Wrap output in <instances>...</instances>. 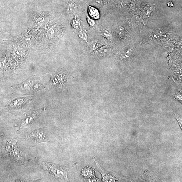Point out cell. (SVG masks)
Instances as JSON below:
<instances>
[{"mask_svg": "<svg viewBox=\"0 0 182 182\" xmlns=\"http://www.w3.org/2000/svg\"><path fill=\"white\" fill-rule=\"evenodd\" d=\"M87 21L91 27H94L95 25V22L92 19L88 17L87 18Z\"/></svg>", "mask_w": 182, "mask_h": 182, "instance_id": "cell-17", "label": "cell"}, {"mask_svg": "<svg viewBox=\"0 0 182 182\" xmlns=\"http://www.w3.org/2000/svg\"><path fill=\"white\" fill-rule=\"evenodd\" d=\"M71 25L75 28L78 29L80 27V24L79 20H78L76 18L73 19L71 22Z\"/></svg>", "mask_w": 182, "mask_h": 182, "instance_id": "cell-14", "label": "cell"}, {"mask_svg": "<svg viewBox=\"0 0 182 182\" xmlns=\"http://www.w3.org/2000/svg\"><path fill=\"white\" fill-rule=\"evenodd\" d=\"M33 98L32 97H19L13 100L8 104L6 108L8 110H11L20 108L30 101Z\"/></svg>", "mask_w": 182, "mask_h": 182, "instance_id": "cell-4", "label": "cell"}, {"mask_svg": "<svg viewBox=\"0 0 182 182\" xmlns=\"http://www.w3.org/2000/svg\"><path fill=\"white\" fill-rule=\"evenodd\" d=\"M100 46V43L97 41H94L91 42L90 44V47L92 50H95Z\"/></svg>", "mask_w": 182, "mask_h": 182, "instance_id": "cell-13", "label": "cell"}, {"mask_svg": "<svg viewBox=\"0 0 182 182\" xmlns=\"http://www.w3.org/2000/svg\"><path fill=\"white\" fill-rule=\"evenodd\" d=\"M110 48L108 46H104L100 49L99 53L101 55H105L109 53Z\"/></svg>", "mask_w": 182, "mask_h": 182, "instance_id": "cell-11", "label": "cell"}, {"mask_svg": "<svg viewBox=\"0 0 182 182\" xmlns=\"http://www.w3.org/2000/svg\"><path fill=\"white\" fill-rule=\"evenodd\" d=\"M34 82L31 79H29L22 83L20 87L22 90H26L30 89L32 90V86L34 85Z\"/></svg>", "mask_w": 182, "mask_h": 182, "instance_id": "cell-8", "label": "cell"}, {"mask_svg": "<svg viewBox=\"0 0 182 182\" xmlns=\"http://www.w3.org/2000/svg\"><path fill=\"white\" fill-rule=\"evenodd\" d=\"M55 30L53 28L50 29L48 32L47 35L48 37L50 38L53 37L55 33Z\"/></svg>", "mask_w": 182, "mask_h": 182, "instance_id": "cell-18", "label": "cell"}, {"mask_svg": "<svg viewBox=\"0 0 182 182\" xmlns=\"http://www.w3.org/2000/svg\"><path fill=\"white\" fill-rule=\"evenodd\" d=\"M117 34L118 35H121L123 32V29L122 27H120L117 28L116 30Z\"/></svg>", "mask_w": 182, "mask_h": 182, "instance_id": "cell-19", "label": "cell"}, {"mask_svg": "<svg viewBox=\"0 0 182 182\" xmlns=\"http://www.w3.org/2000/svg\"><path fill=\"white\" fill-rule=\"evenodd\" d=\"M45 108L35 110L28 114L23 119L20 126L24 127L30 125L36 120L45 111Z\"/></svg>", "mask_w": 182, "mask_h": 182, "instance_id": "cell-3", "label": "cell"}, {"mask_svg": "<svg viewBox=\"0 0 182 182\" xmlns=\"http://www.w3.org/2000/svg\"><path fill=\"white\" fill-rule=\"evenodd\" d=\"M40 164L47 173L61 181H69L67 177L68 171L77 164H74L71 167H66L58 165L52 162H40Z\"/></svg>", "mask_w": 182, "mask_h": 182, "instance_id": "cell-1", "label": "cell"}, {"mask_svg": "<svg viewBox=\"0 0 182 182\" xmlns=\"http://www.w3.org/2000/svg\"><path fill=\"white\" fill-rule=\"evenodd\" d=\"M45 87L42 84L39 83H35L32 86V90L33 92L35 93L39 90L43 89Z\"/></svg>", "mask_w": 182, "mask_h": 182, "instance_id": "cell-10", "label": "cell"}, {"mask_svg": "<svg viewBox=\"0 0 182 182\" xmlns=\"http://www.w3.org/2000/svg\"><path fill=\"white\" fill-rule=\"evenodd\" d=\"M79 36L81 39L87 41V35L85 29H82L79 31Z\"/></svg>", "mask_w": 182, "mask_h": 182, "instance_id": "cell-12", "label": "cell"}, {"mask_svg": "<svg viewBox=\"0 0 182 182\" xmlns=\"http://www.w3.org/2000/svg\"><path fill=\"white\" fill-rule=\"evenodd\" d=\"M174 116L176 118L182 129V118L181 117L176 113L174 114Z\"/></svg>", "mask_w": 182, "mask_h": 182, "instance_id": "cell-16", "label": "cell"}, {"mask_svg": "<svg viewBox=\"0 0 182 182\" xmlns=\"http://www.w3.org/2000/svg\"><path fill=\"white\" fill-rule=\"evenodd\" d=\"M27 138L32 142L36 143L50 142L49 139L43 131L40 129H36L29 133Z\"/></svg>", "mask_w": 182, "mask_h": 182, "instance_id": "cell-2", "label": "cell"}, {"mask_svg": "<svg viewBox=\"0 0 182 182\" xmlns=\"http://www.w3.org/2000/svg\"><path fill=\"white\" fill-rule=\"evenodd\" d=\"M18 147L17 139H12L7 142L5 145V149L6 151L9 152Z\"/></svg>", "mask_w": 182, "mask_h": 182, "instance_id": "cell-7", "label": "cell"}, {"mask_svg": "<svg viewBox=\"0 0 182 182\" xmlns=\"http://www.w3.org/2000/svg\"><path fill=\"white\" fill-rule=\"evenodd\" d=\"M93 160L95 161L96 163V166L99 169V171L102 175L103 182H115L116 180H118L116 178L112 176V175L107 173L104 171L101 167H100L98 162L96 161L95 157H93Z\"/></svg>", "mask_w": 182, "mask_h": 182, "instance_id": "cell-6", "label": "cell"}, {"mask_svg": "<svg viewBox=\"0 0 182 182\" xmlns=\"http://www.w3.org/2000/svg\"><path fill=\"white\" fill-rule=\"evenodd\" d=\"M11 157L19 163L24 164L28 160V158L18 147L9 152Z\"/></svg>", "mask_w": 182, "mask_h": 182, "instance_id": "cell-5", "label": "cell"}, {"mask_svg": "<svg viewBox=\"0 0 182 182\" xmlns=\"http://www.w3.org/2000/svg\"><path fill=\"white\" fill-rule=\"evenodd\" d=\"M102 35L104 37L108 38L110 37V35L109 32L107 31H104L102 33Z\"/></svg>", "mask_w": 182, "mask_h": 182, "instance_id": "cell-20", "label": "cell"}, {"mask_svg": "<svg viewBox=\"0 0 182 182\" xmlns=\"http://www.w3.org/2000/svg\"><path fill=\"white\" fill-rule=\"evenodd\" d=\"M89 14L91 17L95 19H99L100 15L99 11L95 8L92 6H89Z\"/></svg>", "mask_w": 182, "mask_h": 182, "instance_id": "cell-9", "label": "cell"}, {"mask_svg": "<svg viewBox=\"0 0 182 182\" xmlns=\"http://www.w3.org/2000/svg\"><path fill=\"white\" fill-rule=\"evenodd\" d=\"M75 5L73 4H71L68 6L67 11L69 13H72L75 9Z\"/></svg>", "mask_w": 182, "mask_h": 182, "instance_id": "cell-15", "label": "cell"}]
</instances>
